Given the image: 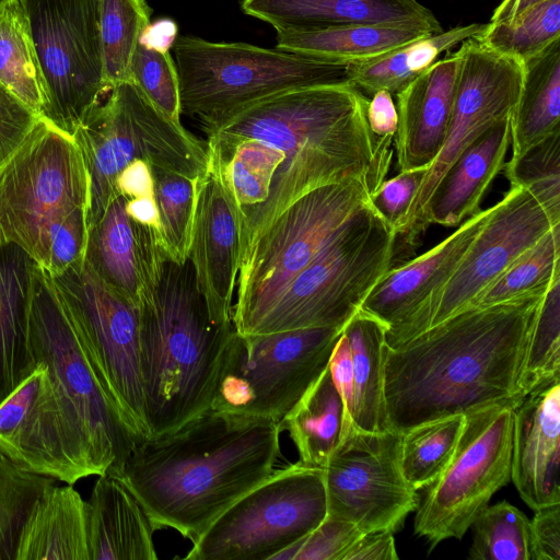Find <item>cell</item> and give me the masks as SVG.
Masks as SVG:
<instances>
[{
    "label": "cell",
    "instance_id": "6da1fadb",
    "mask_svg": "<svg viewBox=\"0 0 560 560\" xmlns=\"http://www.w3.org/2000/svg\"><path fill=\"white\" fill-rule=\"evenodd\" d=\"M542 295L466 307L397 347L386 346L387 428L402 433L491 404L516 407L521 368Z\"/></svg>",
    "mask_w": 560,
    "mask_h": 560
},
{
    "label": "cell",
    "instance_id": "7a4b0ae2",
    "mask_svg": "<svg viewBox=\"0 0 560 560\" xmlns=\"http://www.w3.org/2000/svg\"><path fill=\"white\" fill-rule=\"evenodd\" d=\"M281 431L270 419L210 408L173 431L138 442L115 476L156 530L173 528L195 544L275 471Z\"/></svg>",
    "mask_w": 560,
    "mask_h": 560
},
{
    "label": "cell",
    "instance_id": "3957f363",
    "mask_svg": "<svg viewBox=\"0 0 560 560\" xmlns=\"http://www.w3.org/2000/svg\"><path fill=\"white\" fill-rule=\"evenodd\" d=\"M368 103L351 82L299 88L259 100L202 129L207 136L259 139L285 153L282 182L256 235L319 186L358 180L372 194L377 189L392 165L394 138L371 131Z\"/></svg>",
    "mask_w": 560,
    "mask_h": 560
},
{
    "label": "cell",
    "instance_id": "277c9868",
    "mask_svg": "<svg viewBox=\"0 0 560 560\" xmlns=\"http://www.w3.org/2000/svg\"><path fill=\"white\" fill-rule=\"evenodd\" d=\"M139 306L140 374L150 438L211 408L235 328L212 320L188 259H167Z\"/></svg>",
    "mask_w": 560,
    "mask_h": 560
},
{
    "label": "cell",
    "instance_id": "5b68a950",
    "mask_svg": "<svg viewBox=\"0 0 560 560\" xmlns=\"http://www.w3.org/2000/svg\"><path fill=\"white\" fill-rule=\"evenodd\" d=\"M89 182L73 138L44 119L0 166V245L40 268L65 233L88 228Z\"/></svg>",
    "mask_w": 560,
    "mask_h": 560
},
{
    "label": "cell",
    "instance_id": "8992f818",
    "mask_svg": "<svg viewBox=\"0 0 560 560\" xmlns=\"http://www.w3.org/2000/svg\"><path fill=\"white\" fill-rule=\"evenodd\" d=\"M72 138L88 175V230L119 195L116 178L129 163L141 160L198 179L209 162L207 143L159 110L129 80L110 89Z\"/></svg>",
    "mask_w": 560,
    "mask_h": 560
},
{
    "label": "cell",
    "instance_id": "52a82bcc",
    "mask_svg": "<svg viewBox=\"0 0 560 560\" xmlns=\"http://www.w3.org/2000/svg\"><path fill=\"white\" fill-rule=\"evenodd\" d=\"M182 114L205 129L288 90L350 83L349 65L247 43L179 36L172 46Z\"/></svg>",
    "mask_w": 560,
    "mask_h": 560
},
{
    "label": "cell",
    "instance_id": "ba28073f",
    "mask_svg": "<svg viewBox=\"0 0 560 560\" xmlns=\"http://www.w3.org/2000/svg\"><path fill=\"white\" fill-rule=\"evenodd\" d=\"M358 180L319 186L304 194L253 240L242 255L232 320L241 335H253L291 281L332 235L370 202Z\"/></svg>",
    "mask_w": 560,
    "mask_h": 560
},
{
    "label": "cell",
    "instance_id": "9c48e42d",
    "mask_svg": "<svg viewBox=\"0 0 560 560\" xmlns=\"http://www.w3.org/2000/svg\"><path fill=\"white\" fill-rule=\"evenodd\" d=\"M396 233L370 205L291 281L253 335L340 327L393 267Z\"/></svg>",
    "mask_w": 560,
    "mask_h": 560
},
{
    "label": "cell",
    "instance_id": "30bf717a",
    "mask_svg": "<svg viewBox=\"0 0 560 560\" xmlns=\"http://www.w3.org/2000/svg\"><path fill=\"white\" fill-rule=\"evenodd\" d=\"M30 339L36 363L47 368L63 413L85 445L95 475H117L139 441L103 389L50 276L37 265Z\"/></svg>",
    "mask_w": 560,
    "mask_h": 560
},
{
    "label": "cell",
    "instance_id": "8fae6325",
    "mask_svg": "<svg viewBox=\"0 0 560 560\" xmlns=\"http://www.w3.org/2000/svg\"><path fill=\"white\" fill-rule=\"evenodd\" d=\"M343 328V327H342ZM340 327L241 335L232 332L211 408L282 419L328 366Z\"/></svg>",
    "mask_w": 560,
    "mask_h": 560
},
{
    "label": "cell",
    "instance_id": "7c38bea8",
    "mask_svg": "<svg viewBox=\"0 0 560 560\" xmlns=\"http://www.w3.org/2000/svg\"><path fill=\"white\" fill-rule=\"evenodd\" d=\"M50 278L108 399L138 441L147 439L139 304L106 284L83 260Z\"/></svg>",
    "mask_w": 560,
    "mask_h": 560
},
{
    "label": "cell",
    "instance_id": "4fadbf2b",
    "mask_svg": "<svg viewBox=\"0 0 560 560\" xmlns=\"http://www.w3.org/2000/svg\"><path fill=\"white\" fill-rule=\"evenodd\" d=\"M327 516L323 468L301 462L275 471L192 544L187 560H272Z\"/></svg>",
    "mask_w": 560,
    "mask_h": 560
},
{
    "label": "cell",
    "instance_id": "5bb4252c",
    "mask_svg": "<svg viewBox=\"0 0 560 560\" xmlns=\"http://www.w3.org/2000/svg\"><path fill=\"white\" fill-rule=\"evenodd\" d=\"M515 408L491 404L465 413L451 463L424 488L416 510L415 533L430 550L445 539H460L493 494L511 481Z\"/></svg>",
    "mask_w": 560,
    "mask_h": 560
},
{
    "label": "cell",
    "instance_id": "9a60e30c",
    "mask_svg": "<svg viewBox=\"0 0 560 560\" xmlns=\"http://www.w3.org/2000/svg\"><path fill=\"white\" fill-rule=\"evenodd\" d=\"M46 84L42 119L73 136L110 91L104 77L98 0H23Z\"/></svg>",
    "mask_w": 560,
    "mask_h": 560
},
{
    "label": "cell",
    "instance_id": "2e32d148",
    "mask_svg": "<svg viewBox=\"0 0 560 560\" xmlns=\"http://www.w3.org/2000/svg\"><path fill=\"white\" fill-rule=\"evenodd\" d=\"M458 50L460 68L446 137L396 233L395 249L418 243L429 228L425 208L440 178L485 130L510 117L518 101L522 62L494 52L476 36L464 40Z\"/></svg>",
    "mask_w": 560,
    "mask_h": 560
},
{
    "label": "cell",
    "instance_id": "e0dca14e",
    "mask_svg": "<svg viewBox=\"0 0 560 560\" xmlns=\"http://www.w3.org/2000/svg\"><path fill=\"white\" fill-rule=\"evenodd\" d=\"M400 433L350 427L323 467L327 516L362 533L401 529L419 495L399 466Z\"/></svg>",
    "mask_w": 560,
    "mask_h": 560
},
{
    "label": "cell",
    "instance_id": "ac0fdd59",
    "mask_svg": "<svg viewBox=\"0 0 560 560\" xmlns=\"http://www.w3.org/2000/svg\"><path fill=\"white\" fill-rule=\"evenodd\" d=\"M557 224L560 222L527 189L511 187L493 206L451 278L428 300L411 338L467 307Z\"/></svg>",
    "mask_w": 560,
    "mask_h": 560
},
{
    "label": "cell",
    "instance_id": "d6986e66",
    "mask_svg": "<svg viewBox=\"0 0 560 560\" xmlns=\"http://www.w3.org/2000/svg\"><path fill=\"white\" fill-rule=\"evenodd\" d=\"M0 453L23 470L69 485L95 475L44 364L0 405Z\"/></svg>",
    "mask_w": 560,
    "mask_h": 560
},
{
    "label": "cell",
    "instance_id": "ffe728a7",
    "mask_svg": "<svg viewBox=\"0 0 560 560\" xmlns=\"http://www.w3.org/2000/svg\"><path fill=\"white\" fill-rule=\"evenodd\" d=\"M493 206L465 220L458 229L421 256L392 267L363 301L360 311L386 327V346L397 347L412 337L427 304L453 275L482 229Z\"/></svg>",
    "mask_w": 560,
    "mask_h": 560
},
{
    "label": "cell",
    "instance_id": "44dd1931",
    "mask_svg": "<svg viewBox=\"0 0 560 560\" xmlns=\"http://www.w3.org/2000/svg\"><path fill=\"white\" fill-rule=\"evenodd\" d=\"M242 255L237 211L218 173L208 162L197 180L196 207L187 259L210 317L233 324V294Z\"/></svg>",
    "mask_w": 560,
    "mask_h": 560
},
{
    "label": "cell",
    "instance_id": "7402d4cb",
    "mask_svg": "<svg viewBox=\"0 0 560 560\" xmlns=\"http://www.w3.org/2000/svg\"><path fill=\"white\" fill-rule=\"evenodd\" d=\"M167 259L160 232L135 222L121 195L88 230L83 261L106 284L137 304L156 284Z\"/></svg>",
    "mask_w": 560,
    "mask_h": 560
},
{
    "label": "cell",
    "instance_id": "603a6c76",
    "mask_svg": "<svg viewBox=\"0 0 560 560\" xmlns=\"http://www.w3.org/2000/svg\"><path fill=\"white\" fill-rule=\"evenodd\" d=\"M560 382L514 409L511 481L532 509L560 503Z\"/></svg>",
    "mask_w": 560,
    "mask_h": 560
},
{
    "label": "cell",
    "instance_id": "cb8c5ba5",
    "mask_svg": "<svg viewBox=\"0 0 560 560\" xmlns=\"http://www.w3.org/2000/svg\"><path fill=\"white\" fill-rule=\"evenodd\" d=\"M460 52L436 60L397 96L394 147L399 171L428 167L441 151L452 116Z\"/></svg>",
    "mask_w": 560,
    "mask_h": 560
},
{
    "label": "cell",
    "instance_id": "d4e9b609",
    "mask_svg": "<svg viewBox=\"0 0 560 560\" xmlns=\"http://www.w3.org/2000/svg\"><path fill=\"white\" fill-rule=\"evenodd\" d=\"M242 11L277 33L349 25H398L440 33L432 11L418 0H243Z\"/></svg>",
    "mask_w": 560,
    "mask_h": 560
},
{
    "label": "cell",
    "instance_id": "484cf974",
    "mask_svg": "<svg viewBox=\"0 0 560 560\" xmlns=\"http://www.w3.org/2000/svg\"><path fill=\"white\" fill-rule=\"evenodd\" d=\"M511 116L475 139L440 178L425 208V222L454 228L479 212V205L504 165Z\"/></svg>",
    "mask_w": 560,
    "mask_h": 560
},
{
    "label": "cell",
    "instance_id": "4316f807",
    "mask_svg": "<svg viewBox=\"0 0 560 560\" xmlns=\"http://www.w3.org/2000/svg\"><path fill=\"white\" fill-rule=\"evenodd\" d=\"M86 504L90 560H156V530L142 505L115 475H98Z\"/></svg>",
    "mask_w": 560,
    "mask_h": 560
},
{
    "label": "cell",
    "instance_id": "83f0119b",
    "mask_svg": "<svg viewBox=\"0 0 560 560\" xmlns=\"http://www.w3.org/2000/svg\"><path fill=\"white\" fill-rule=\"evenodd\" d=\"M35 266L19 246L0 245V405L38 366L30 339Z\"/></svg>",
    "mask_w": 560,
    "mask_h": 560
},
{
    "label": "cell",
    "instance_id": "f1b7e54d",
    "mask_svg": "<svg viewBox=\"0 0 560 560\" xmlns=\"http://www.w3.org/2000/svg\"><path fill=\"white\" fill-rule=\"evenodd\" d=\"M15 560H90L86 504L72 485L43 492L24 523Z\"/></svg>",
    "mask_w": 560,
    "mask_h": 560
},
{
    "label": "cell",
    "instance_id": "f546056e",
    "mask_svg": "<svg viewBox=\"0 0 560 560\" xmlns=\"http://www.w3.org/2000/svg\"><path fill=\"white\" fill-rule=\"evenodd\" d=\"M429 34L433 33L398 25H349L311 32L277 33L276 48L351 65L380 57Z\"/></svg>",
    "mask_w": 560,
    "mask_h": 560
},
{
    "label": "cell",
    "instance_id": "4dcf8cb0",
    "mask_svg": "<svg viewBox=\"0 0 560 560\" xmlns=\"http://www.w3.org/2000/svg\"><path fill=\"white\" fill-rule=\"evenodd\" d=\"M560 128V39L523 63L511 115L512 158Z\"/></svg>",
    "mask_w": 560,
    "mask_h": 560
},
{
    "label": "cell",
    "instance_id": "1f68e13d",
    "mask_svg": "<svg viewBox=\"0 0 560 560\" xmlns=\"http://www.w3.org/2000/svg\"><path fill=\"white\" fill-rule=\"evenodd\" d=\"M342 334L352 360L351 423L364 432H383L388 429L383 393L386 327L359 310L343 326Z\"/></svg>",
    "mask_w": 560,
    "mask_h": 560
},
{
    "label": "cell",
    "instance_id": "d6a6232c",
    "mask_svg": "<svg viewBox=\"0 0 560 560\" xmlns=\"http://www.w3.org/2000/svg\"><path fill=\"white\" fill-rule=\"evenodd\" d=\"M487 24L472 23L429 34L380 57L349 65L350 81L366 96L387 90L397 94L430 68L441 54L485 32Z\"/></svg>",
    "mask_w": 560,
    "mask_h": 560
},
{
    "label": "cell",
    "instance_id": "836d02e7",
    "mask_svg": "<svg viewBox=\"0 0 560 560\" xmlns=\"http://www.w3.org/2000/svg\"><path fill=\"white\" fill-rule=\"evenodd\" d=\"M347 427L343 400L328 366L281 421L299 462L323 468Z\"/></svg>",
    "mask_w": 560,
    "mask_h": 560
},
{
    "label": "cell",
    "instance_id": "e575fe53",
    "mask_svg": "<svg viewBox=\"0 0 560 560\" xmlns=\"http://www.w3.org/2000/svg\"><path fill=\"white\" fill-rule=\"evenodd\" d=\"M0 83L42 117L47 91L23 0L0 11Z\"/></svg>",
    "mask_w": 560,
    "mask_h": 560
},
{
    "label": "cell",
    "instance_id": "d590c367",
    "mask_svg": "<svg viewBox=\"0 0 560 560\" xmlns=\"http://www.w3.org/2000/svg\"><path fill=\"white\" fill-rule=\"evenodd\" d=\"M559 276L560 224H557L474 298L467 307L481 308L542 295Z\"/></svg>",
    "mask_w": 560,
    "mask_h": 560
},
{
    "label": "cell",
    "instance_id": "8d00e7d4",
    "mask_svg": "<svg viewBox=\"0 0 560 560\" xmlns=\"http://www.w3.org/2000/svg\"><path fill=\"white\" fill-rule=\"evenodd\" d=\"M465 423L458 413L435 419L400 433L399 466L406 481L424 489L451 463Z\"/></svg>",
    "mask_w": 560,
    "mask_h": 560
},
{
    "label": "cell",
    "instance_id": "74e56055",
    "mask_svg": "<svg viewBox=\"0 0 560 560\" xmlns=\"http://www.w3.org/2000/svg\"><path fill=\"white\" fill-rule=\"evenodd\" d=\"M560 276L542 295L532 324L517 382V396L560 382Z\"/></svg>",
    "mask_w": 560,
    "mask_h": 560
},
{
    "label": "cell",
    "instance_id": "f35d334b",
    "mask_svg": "<svg viewBox=\"0 0 560 560\" xmlns=\"http://www.w3.org/2000/svg\"><path fill=\"white\" fill-rule=\"evenodd\" d=\"M104 77L109 90L129 80L137 45L151 25L147 0H98Z\"/></svg>",
    "mask_w": 560,
    "mask_h": 560
},
{
    "label": "cell",
    "instance_id": "ab89813d",
    "mask_svg": "<svg viewBox=\"0 0 560 560\" xmlns=\"http://www.w3.org/2000/svg\"><path fill=\"white\" fill-rule=\"evenodd\" d=\"M476 37L494 52L524 63L560 39V0H545L511 21L489 22Z\"/></svg>",
    "mask_w": 560,
    "mask_h": 560
},
{
    "label": "cell",
    "instance_id": "60d3db41",
    "mask_svg": "<svg viewBox=\"0 0 560 560\" xmlns=\"http://www.w3.org/2000/svg\"><path fill=\"white\" fill-rule=\"evenodd\" d=\"M151 168L163 247L168 259L183 264L188 255L198 179L170 170Z\"/></svg>",
    "mask_w": 560,
    "mask_h": 560
},
{
    "label": "cell",
    "instance_id": "b9f144b4",
    "mask_svg": "<svg viewBox=\"0 0 560 560\" xmlns=\"http://www.w3.org/2000/svg\"><path fill=\"white\" fill-rule=\"evenodd\" d=\"M472 560H532L529 518L508 501L486 505L474 520Z\"/></svg>",
    "mask_w": 560,
    "mask_h": 560
},
{
    "label": "cell",
    "instance_id": "7bdbcfd3",
    "mask_svg": "<svg viewBox=\"0 0 560 560\" xmlns=\"http://www.w3.org/2000/svg\"><path fill=\"white\" fill-rule=\"evenodd\" d=\"M55 479L21 469L0 453V560H15L24 523Z\"/></svg>",
    "mask_w": 560,
    "mask_h": 560
},
{
    "label": "cell",
    "instance_id": "ee69618b",
    "mask_svg": "<svg viewBox=\"0 0 560 560\" xmlns=\"http://www.w3.org/2000/svg\"><path fill=\"white\" fill-rule=\"evenodd\" d=\"M511 187L527 189L560 222V128L505 164Z\"/></svg>",
    "mask_w": 560,
    "mask_h": 560
},
{
    "label": "cell",
    "instance_id": "f6af8a7d",
    "mask_svg": "<svg viewBox=\"0 0 560 560\" xmlns=\"http://www.w3.org/2000/svg\"><path fill=\"white\" fill-rule=\"evenodd\" d=\"M129 81L164 115L180 122L179 82L170 47L141 36L129 68Z\"/></svg>",
    "mask_w": 560,
    "mask_h": 560
},
{
    "label": "cell",
    "instance_id": "bcb514c9",
    "mask_svg": "<svg viewBox=\"0 0 560 560\" xmlns=\"http://www.w3.org/2000/svg\"><path fill=\"white\" fill-rule=\"evenodd\" d=\"M362 534L350 522L326 516L308 535L282 549L272 560H341Z\"/></svg>",
    "mask_w": 560,
    "mask_h": 560
},
{
    "label": "cell",
    "instance_id": "7dc6e473",
    "mask_svg": "<svg viewBox=\"0 0 560 560\" xmlns=\"http://www.w3.org/2000/svg\"><path fill=\"white\" fill-rule=\"evenodd\" d=\"M427 167L401 171L384 179L370 196V205L397 233L424 178Z\"/></svg>",
    "mask_w": 560,
    "mask_h": 560
},
{
    "label": "cell",
    "instance_id": "c3c4849f",
    "mask_svg": "<svg viewBox=\"0 0 560 560\" xmlns=\"http://www.w3.org/2000/svg\"><path fill=\"white\" fill-rule=\"evenodd\" d=\"M40 117L0 83V166L18 150Z\"/></svg>",
    "mask_w": 560,
    "mask_h": 560
},
{
    "label": "cell",
    "instance_id": "681fc988",
    "mask_svg": "<svg viewBox=\"0 0 560 560\" xmlns=\"http://www.w3.org/2000/svg\"><path fill=\"white\" fill-rule=\"evenodd\" d=\"M532 560L560 559V503L535 510L529 520Z\"/></svg>",
    "mask_w": 560,
    "mask_h": 560
},
{
    "label": "cell",
    "instance_id": "f907efd6",
    "mask_svg": "<svg viewBox=\"0 0 560 560\" xmlns=\"http://www.w3.org/2000/svg\"><path fill=\"white\" fill-rule=\"evenodd\" d=\"M328 369L330 371L332 381L343 400L347 417V427L343 430L345 432L350 427H352L350 412L353 396V372L349 342L342 331L332 349L328 362Z\"/></svg>",
    "mask_w": 560,
    "mask_h": 560
},
{
    "label": "cell",
    "instance_id": "816d5d0a",
    "mask_svg": "<svg viewBox=\"0 0 560 560\" xmlns=\"http://www.w3.org/2000/svg\"><path fill=\"white\" fill-rule=\"evenodd\" d=\"M341 560H398L394 533H363L343 553Z\"/></svg>",
    "mask_w": 560,
    "mask_h": 560
},
{
    "label": "cell",
    "instance_id": "f5cc1de1",
    "mask_svg": "<svg viewBox=\"0 0 560 560\" xmlns=\"http://www.w3.org/2000/svg\"><path fill=\"white\" fill-rule=\"evenodd\" d=\"M366 117L371 131L380 138H394L398 127V113L393 94L376 91L369 98Z\"/></svg>",
    "mask_w": 560,
    "mask_h": 560
},
{
    "label": "cell",
    "instance_id": "db71d44e",
    "mask_svg": "<svg viewBox=\"0 0 560 560\" xmlns=\"http://www.w3.org/2000/svg\"><path fill=\"white\" fill-rule=\"evenodd\" d=\"M116 190L127 199L154 195L151 165L141 160L129 163L116 178Z\"/></svg>",
    "mask_w": 560,
    "mask_h": 560
},
{
    "label": "cell",
    "instance_id": "11a10c76",
    "mask_svg": "<svg viewBox=\"0 0 560 560\" xmlns=\"http://www.w3.org/2000/svg\"><path fill=\"white\" fill-rule=\"evenodd\" d=\"M126 211L135 222L155 229L160 232L155 195L130 199L126 198Z\"/></svg>",
    "mask_w": 560,
    "mask_h": 560
},
{
    "label": "cell",
    "instance_id": "9f6ffc18",
    "mask_svg": "<svg viewBox=\"0 0 560 560\" xmlns=\"http://www.w3.org/2000/svg\"><path fill=\"white\" fill-rule=\"evenodd\" d=\"M545 0H502L494 9L490 22H506L516 19Z\"/></svg>",
    "mask_w": 560,
    "mask_h": 560
},
{
    "label": "cell",
    "instance_id": "6f0895ef",
    "mask_svg": "<svg viewBox=\"0 0 560 560\" xmlns=\"http://www.w3.org/2000/svg\"><path fill=\"white\" fill-rule=\"evenodd\" d=\"M10 0H0V11Z\"/></svg>",
    "mask_w": 560,
    "mask_h": 560
}]
</instances>
